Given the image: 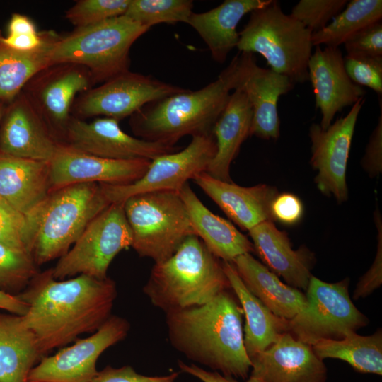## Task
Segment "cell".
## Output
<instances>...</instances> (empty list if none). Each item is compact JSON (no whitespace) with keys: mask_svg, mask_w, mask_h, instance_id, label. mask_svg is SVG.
Returning a JSON list of instances; mask_svg holds the SVG:
<instances>
[{"mask_svg":"<svg viewBox=\"0 0 382 382\" xmlns=\"http://www.w3.org/2000/svg\"><path fill=\"white\" fill-rule=\"evenodd\" d=\"M18 296L28 305L23 318L45 357L98 330L112 316L117 289L108 277L79 274L55 279L50 269L38 273Z\"/></svg>","mask_w":382,"mask_h":382,"instance_id":"obj_1","label":"cell"},{"mask_svg":"<svg viewBox=\"0 0 382 382\" xmlns=\"http://www.w3.org/2000/svg\"><path fill=\"white\" fill-rule=\"evenodd\" d=\"M231 289L199 306L166 313L171 346L192 364L246 380L251 360L244 344L242 308Z\"/></svg>","mask_w":382,"mask_h":382,"instance_id":"obj_2","label":"cell"},{"mask_svg":"<svg viewBox=\"0 0 382 382\" xmlns=\"http://www.w3.org/2000/svg\"><path fill=\"white\" fill-rule=\"evenodd\" d=\"M236 55L217 79L206 86L183 91L144 105L131 115L129 125L140 139L175 146L182 137L208 135L226 106L237 83Z\"/></svg>","mask_w":382,"mask_h":382,"instance_id":"obj_3","label":"cell"},{"mask_svg":"<svg viewBox=\"0 0 382 382\" xmlns=\"http://www.w3.org/2000/svg\"><path fill=\"white\" fill-rule=\"evenodd\" d=\"M231 289L222 261L197 235L187 237L168 259L154 263L143 292L165 313L202 305Z\"/></svg>","mask_w":382,"mask_h":382,"instance_id":"obj_4","label":"cell"},{"mask_svg":"<svg viewBox=\"0 0 382 382\" xmlns=\"http://www.w3.org/2000/svg\"><path fill=\"white\" fill-rule=\"evenodd\" d=\"M149 29L125 15L76 28L55 42L50 65L83 66L89 71L94 83H104L129 71V50Z\"/></svg>","mask_w":382,"mask_h":382,"instance_id":"obj_5","label":"cell"},{"mask_svg":"<svg viewBox=\"0 0 382 382\" xmlns=\"http://www.w3.org/2000/svg\"><path fill=\"white\" fill-rule=\"evenodd\" d=\"M238 33L240 52L258 53L272 71L288 77L294 84L309 81L308 64L312 54V32L290 14L278 1L253 11Z\"/></svg>","mask_w":382,"mask_h":382,"instance_id":"obj_6","label":"cell"},{"mask_svg":"<svg viewBox=\"0 0 382 382\" xmlns=\"http://www.w3.org/2000/svg\"><path fill=\"white\" fill-rule=\"evenodd\" d=\"M110 204L98 183L74 184L52 191L35 222L31 255L36 265L64 255Z\"/></svg>","mask_w":382,"mask_h":382,"instance_id":"obj_7","label":"cell"},{"mask_svg":"<svg viewBox=\"0 0 382 382\" xmlns=\"http://www.w3.org/2000/svg\"><path fill=\"white\" fill-rule=\"evenodd\" d=\"M130 226L132 248L154 263L170 257L189 236L196 235L185 205L175 191H155L123 202Z\"/></svg>","mask_w":382,"mask_h":382,"instance_id":"obj_8","label":"cell"},{"mask_svg":"<svg viewBox=\"0 0 382 382\" xmlns=\"http://www.w3.org/2000/svg\"><path fill=\"white\" fill-rule=\"evenodd\" d=\"M349 280L329 283L311 276L306 297L307 304L289 320V332L299 340L312 345L320 340H340L369 323L353 303Z\"/></svg>","mask_w":382,"mask_h":382,"instance_id":"obj_9","label":"cell"},{"mask_svg":"<svg viewBox=\"0 0 382 382\" xmlns=\"http://www.w3.org/2000/svg\"><path fill=\"white\" fill-rule=\"evenodd\" d=\"M132 243L123 202L112 203L89 223L73 247L50 269L52 276L58 280L79 274L105 279L113 259Z\"/></svg>","mask_w":382,"mask_h":382,"instance_id":"obj_10","label":"cell"},{"mask_svg":"<svg viewBox=\"0 0 382 382\" xmlns=\"http://www.w3.org/2000/svg\"><path fill=\"white\" fill-rule=\"evenodd\" d=\"M185 89L128 71L81 93L73 103L71 112L79 119L103 116L120 121L148 103Z\"/></svg>","mask_w":382,"mask_h":382,"instance_id":"obj_11","label":"cell"},{"mask_svg":"<svg viewBox=\"0 0 382 382\" xmlns=\"http://www.w3.org/2000/svg\"><path fill=\"white\" fill-rule=\"evenodd\" d=\"M212 134L192 137L184 149L159 156L152 161L143 176L125 185L100 184L110 204L122 203L128 197L155 191L178 192L189 180L206 171L216 152Z\"/></svg>","mask_w":382,"mask_h":382,"instance_id":"obj_12","label":"cell"},{"mask_svg":"<svg viewBox=\"0 0 382 382\" xmlns=\"http://www.w3.org/2000/svg\"><path fill=\"white\" fill-rule=\"evenodd\" d=\"M129 330L126 318L112 315L90 336L43 357L30 370L26 382H89L98 371L96 363L102 353L122 341Z\"/></svg>","mask_w":382,"mask_h":382,"instance_id":"obj_13","label":"cell"},{"mask_svg":"<svg viewBox=\"0 0 382 382\" xmlns=\"http://www.w3.org/2000/svg\"><path fill=\"white\" fill-rule=\"evenodd\" d=\"M94 84L86 67L62 63L50 65L36 74L22 92L59 140V137L64 138L76 94L91 89Z\"/></svg>","mask_w":382,"mask_h":382,"instance_id":"obj_14","label":"cell"},{"mask_svg":"<svg viewBox=\"0 0 382 382\" xmlns=\"http://www.w3.org/2000/svg\"><path fill=\"white\" fill-rule=\"evenodd\" d=\"M359 98L345 116L325 129L313 123L309 129L311 143V164L317 171L315 183L325 196L339 203L347 201L348 190L346 172L352 137L358 115L364 105Z\"/></svg>","mask_w":382,"mask_h":382,"instance_id":"obj_15","label":"cell"},{"mask_svg":"<svg viewBox=\"0 0 382 382\" xmlns=\"http://www.w3.org/2000/svg\"><path fill=\"white\" fill-rule=\"evenodd\" d=\"M65 144L96 156L116 160L148 159L177 151L175 146L146 141L125 132L119 120L101 117L91 122L71 116Z\"/></svg>","mask_w":382,"mask_h":382,"instance_id":"obj_16","label":"cell"},{"mask_svg":"<svg viewBox=\"0 0 382 382\" xmlns=\"http://www.w3.org/2000/svg\"><path fill=\"white\" fill-rule=\"evenodd\" d=\"M150 163L148 159L105 158L61 143L49 161L52 192L78 183L129 185L143 176Z\"/></svg>","mask_w":382,"mask_h":382,"instance_id":"obj_17","label":"cell"},{"mask_svg":"<svg viewBox=\"0 0 382 382\" xmlns=\"http://www.w3.org/2000/svg\"><path fill=\"white\" fill-rule=\"evenodd\" d=\"M247 382H326L327 367L312 347L289 332L252 358Z\"/></svg>","mask_w":382,"mask_h":382,"instance_id":"obj_18","label":"cell"},{"mask_svg":"<svg viewBox=\"0 0 382 382\" xmlns=\"http://www.w3.org/2000/svg\"><path fill=\"white\" fill-rule=\"evenodd\" d=\"M237 58L236 89L245 93L253 112L250 135L276 139L279 136L280 125L278 100L282 95L293 89L294 83L284 75L257 66L252 53L240 52Z\"/></svg>","mask_w":382,"mask_h":382,"instance_id":"obj_19","label":"cell"},{"mask_svg":"<svg viewBox=\"0 0 382 382\" xmlns=\"http://www.w3.org/2000/svg\"><path fill=\"white\" fill-rule=\"evenodd\" d=\"M60 144L23 92L6 105L0 122V152L49 162Z\"/></svg>","mask_w":382,"mask_h":382,"instance_id":"obj_20","label":"cell"},{"mask_svg":"<svg viewBox=\"0 0 382 382\" xmlns=\"http://www.w3.org/2000/svg\"><path fill=\"white\" fill-rule=\"evenodd\" d=\"M308 64V78L313 86L316 106L320 110V126L327 129L337 112L353 105L366 91L348 76L339 47L316 46Z\"/></svg>","mask_w":382,"mask_h":382,"instance_id":"obj_21","label":"cell"},{"mask_svg":"<svg viewBox=\"0 0 382 382\" xmlns=\"http://www.w3.org/2000/svg\"><path fill=\"white\" fill-rule=\"evenodd\" d=\"M51 192L49 162L0 152V197L33 226Z\"/></svg>","mask_w":382,"mask_h":382,"instance_id":"obj_22","label":"cell"},{"mask_svg":"<svg viewBox=\"0 0 382 382\" xmlns=\"http://www.w3.org/2000/svg\"><path fill=\"white\" fill-rule=\"evenodd\" d=\"M192 180L241 229L250 231L263 221H274L270 207L278 195L275 187L266 184L242 187L216 179L206 171Z\"/></svg>","mask_w":382,"mask_h":382,"instance_id":"obj_23","label":"cell"},{"mask_svg":"<svg viewBox=\"0 0 382 382\" xmlns=\"http://www.w3.org/2000/svg\"><path fill=\"white\" fill-rule=\"evenodd\" d=\"M254 250L267 267L282 277L288 285L306 290L314 263L313 254L306 247L294 250L286 232L273 221H265L250 231Z\"/></svg>","mask_w":382,"mask_h":382,"instance_id":"obj_24","label":"cell"},{"mask_svg":"<svg viewBox=\"0 0 382 382\" xmlns=\"http://www.w3.org/2000/svg\"><path fill=\"white\" fill-rule=\"evenodd\" d=\"M195 234L223 262L254 252L252 242L229 221L212 212L187 183L178 191Z\"/></svg>","mask_w":382,"mask_h":382,"instance_id":"obj_25","label":"cell"},{"mask_svg":"<svg viewBox=\"0 0 382 382\" xmlns=\"http://www.w3.org/2000/svg\"><path fill=\"white\" fill-rule=\"evenodd\" d=\"M253 117V108L246 95L240 89L234 90L212 129L216 149L206 169L209 175L232 182L231 164L243 142L250 136Z\"/></svg>","mask_w":382,"mask_h":382,"instance_id":"obj_26","label":"cell"},{"mask_svg":"<svg viewBox=\"0 0 382 382\" xmlns=\"http://www.w3.org/2000/svg\"><path fill=\"white\" fill-rule=\"evenodd\" d=\"M272 0H226L203 13H194L187 24L192 27L207 45L214 61L223 63L237 47L239 35L236 27L247 13L263 7Z\"/></svg>","mask_w":382,"mask_h":382,"instance_id":"obj_27","label":"cell"},{"mask_svg":"<svg viewBox=\"0 0 382 382\" xmlns=\"http://www.w3.org/2000/svg\"><path fill=\"white\" fill-rule=\"evenodd\" d=\"M232 263L248 289L275 316L290 320L306 307L301 290L282 282L251 253L238 256Z\"/></svg>","mask_w":382,"mask_h":382,"instance_id":"obj_28","label":"cell"},{"mask_svg":"<svg viewBox=\"0 0 382 382\" xmlns=\"http://www.w3.org/2000/svg\"><path fill=\"white\" fill-rule=\"evenodd\" d=\"M222 263L231 289L243 310L244 344L250 359L289 332V320L275 316L248 289L232 262Z\"/></svg>","mask_w":382,"mask_h":382,"instance_id":"obj_29","label":"cell"},{"mask_svg":"<svg viewBox=\"0 0 382 382\" xmlns=\"http://www.w3.org/2000/svg\"><path fill=\"white\" fill-rule=\"evenodd\" d=\"M42 357L23 316L0 313V382H26Z\"/></svg>","mask_w":382,"mask_h":382,"instance_id":"obj_30","label":"cell"},{"mask_svg":"<svg viewBox=\"0 0 382 382\" xmlns=\"http://www.w3.org/2000/svg\"><path fill=\"white\" fill-rule=\"evenodd\" d=\"M2 37L0 30V102L6 105L36 74L50 66L51 51L59 36L50 30L45 43L28 52L9 47Z\"/></svg>","mask_w":382,"mask_h":382,"instance_id":"obj_31","label":"cell"},{"mask_svg":"<svg viewBox=\"0 0 382 382\" xmlns=\"http://www.w3.org/2000/svg\"><path fill=\"white\" fill-rule=\"evenodd\" d=\"M321 360L337 359L361 374H382V332L367 336L350 332L340 340H320L311 345Z\"/></svg>","mask_w":382,"mask_h":382,"instance_id":"obj_32","label":"cell"},{"mask_svg":"<svg viewBox=\"0 0 382 382\" xmlns=\"http://www.w3.org/2000/svg\"><path fill=\"white\" fill-rule=\"evenodd\" d=\"M324 28L312 33L313 46L339 47L352 34L381 21V0L350 1Z\"/></svg>","mask_w":382,"mask_h":382,"instance_id":"obj_33","label":"cell"},{"mask_svg":"<svg viewBox=\"0 0 382 382\" xmlns=\"http://www.w3.org/2000/svg\"><path fill=\"white\" fill-rule=\"evenodd\" d=\"M192 8L190 0H130L124 15L150 28L161 23H187Z\"/></svg>","mask_w":382,"mask_h":382,"instance_id":"obj_34","label":"cell"},{"mask_svg":"<svg viewBox=\"0 0 382 382\" xmlns=\"http://www.w3.org/2000/svg\"><path fill=\"white\" fill-rule=\"evenodd\" d=\"M33 256L0 243V289L13 295L24 291L39 273Z\"/></svg>","mask_w":382,"mask_h":382,"instance_id":"obj_35","label":"cell"},{"mask_svg":"<svg viewBox=\"0 0 382 382\" xmlns=\"http://www.w3.org/2000/svg\"><path fill=\"white\" fill-rule=\"evenodd\" d=\"M130 0H79L66 12L76 28L94 25L125 14Z\"/></svg>","mask_w":382,"mask_h":382,"instance_id":"obj_36","label":"cell"},{"mask_svg":"<svg viewBox=\"0 0 382 382\" xmlns=\"http://www.w3.org/2000/svg\"><path fill=\"white\" fill-rule=\"evenodd\" d=\"M33 238L28 219L0 197V243L31 255Z\"/></svg>","mask_w":382,"mask_h":382,"instance_id":"obj_37","label":"cell"},{"mask_svg":"<svg viewBox=\"0 0 382 382\" xmlns=\"http://www.w3.org/2000/svg\"><path fill=\"white\" fill-rule=\"evenodd\" d=\"M347 4L346 0H301L290 15L314 33L324 28Z\"/></svg>","mask_w":382,"mask_h":382,"instance_id":"obj_38","label":"cell"},{"mask_svg":"<svg viewBox=\"0 0 382 382\" xmlns=\"http://www.w3.org/2000/svg\"><path fill=\"white\" fill-rule=\"evenodd\" d=\"M344 65L348 76L354 83L366 86L381 96L382 57L346 55Z\"/></svg>","mask_w":382,"mask_h":382,"instance_id":"obj_39","label":"cell"},{"mask_svg":"<svg viewBox=\"0 0 382 382\" xmlns=\"http://www.w3.org/2000/svg\"><path fill=\"white\" fill-rule=\"evenodd\" d=\"M347 56L382 57V23H373L357 31L344 42Z\"/></svg>","mask_w":382,"mask_h":382,"instance_id":"obj_40","label":"cell"},{"mask_svg":"<svg viewBox=\"0 0 382 382\" xmlns=\"http://www.w3.org/2000/svg\"><path fill=\"white\" fill-rule=\"evenodd\" d=\"M178 376L177 371L161 376H146L130 366L117 368L108 366L98 371L89 382H175Z\"/></svg>","mask_w":382,"mask_h":382,"instance_id":"obj_41","label":"cell"},{"mask_svg":"<svg viewBox=\"0 0 382 382\" xmlns=\"http://www.w3.org/2000/svg\"><path fill=\"white\" fill-rule=\"evenodd\" d=\"M376 224L378 228V247L374 260L368 271L358 282L352 298L358 300L365 298L378 289L382 284V228L381 219L378 212L375 214Z\"/></svg>","mask_w":382,"mask_h":382,"instance_id":"obj_42","label":"cell"},{"mask_svg":"<svg viewBox=\"0 0 382 382\" xmlns=\"http://www.w3.org/2000/svg\"><path fill=\"white\" fill-rule=\"evenodd\" d=\"M273 220L285 225H294L300 221L303 214L301 199L291 193L277 195L270 207Z\"/></svg>","mask_w":382,"mask_h":382,"instance_id":"obj_43","label":"cell"},{"mask_svg":"<svg viewBox=\"0 0 382 382\" xmlns=\"http://www.w3.org/2000/svg\"><path fill=\"white\" fill-rule=\"evenodd\" d=\"M378 121L375 127L369 143L366 146L365 154L361 159L363 168L371 176L378 175L382 170V107Z\"/></svg>","mask_w":382,"mask_h":382,"instance_id":"obj_44","label":"cell"},{"mask_svg":"<svg viewBox=\"0 0 382 382\" xmlns=\"http://www.w3.org/2000/svg\"><path fill=\"white\" fill-rule=\"evenodd\" d=\"M49 31L35 34L8 35L2 37L3 42L9 47L19 51H33L40 47L45 42Z\"/></svg>","mask_w":382,"mask_h":382,"instance_id":"obj_45","label":"cell"},{"mask_svg":"<svg viewBox=\"0 0 382 382\" xmlns=\"http://www.w3.org/2000/svg\"><path fill=\"white\" fill-rule=\"evenodd\" d=\"M178 364L182 372L192 376L200 382H238L234 378L207 370L192 363L188 364L179 360Z\"/></svg>","mask_w":382,"mask_h":382,"instance_id":"obj_46","label":"cell"},{"mask_svg":"<svg viewBox=\"0 0 382 382\" xmlns=\"http://www.w3.org/2000/svg\"><path fill=\"white\" fill-rule=\"evenodd\" d=\"M0 309L24 316L28 311V305L18 295L11 294L0 289Z\"/></svg>","mask_w":382,"mask_h":382,"instance_id":"obj_47","label":"cell"},{"mask_svg":"<svg viewBox=\"0 0 382 382\" xmlns=\"http://www.w3.org/2000/svg\"><path fill=\"white\" fill-rule=\"evenodd\" d=\"M8 35L35 34L38 31L34 23L26 16L13 13L8 25Z\"/></svg>","mask_w":382,"mask_h":382,"instance_id":"obj_48","label":"cell"},{"mask_svg":"<svg viewBox=\"0 0 382 382\" xmlns=\"http://www.w3.org/2000/svg\"><path fill=\"white\" fill-rule=\"evenodd\" d=\"M6 105L0 102V122L3 116Z\"/></svg>","mask_w":382,"mask_h":382,"instance_id":"obj_49","label":"cell"}]
</instances>
